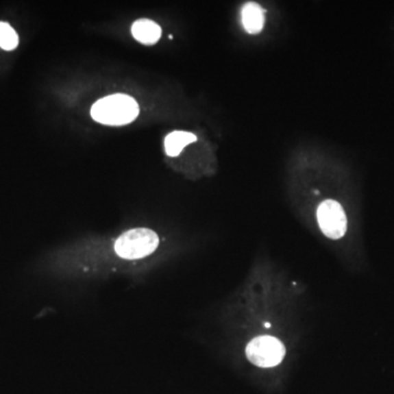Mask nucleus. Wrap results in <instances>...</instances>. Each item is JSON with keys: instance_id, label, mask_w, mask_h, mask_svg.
Segmentation results:
<instances>
[{"instance_id": "obj_3", "label": "nucleus", "mask_w": 394, "mask_h": 394, "mask_svg": "<svg viewBox=\"0 0 394 394\" xmlns=\"http://www.w3.org/2000/svg\"><path fill=\"white\" fill-rule=\"evenodd\" d=\"M286 347L282 341L271 335H260L247 343L245 356L251 364L260 368L278 366L285 358Z\"/></svg>"}, {"instance_id": "obj_2", "label": "nucleus", "mask_w": 394, "mask_h": 394, "mask_svg": "<svg viewBox=\"0 0 394 394\" xmlns=\"http://www.w3.org/2000/svg\"><path fill=\"white\" fill-rule=\"evenodd\" d=\"M159 236L148 228H136L124 232L115 242V252L126 260L145 258L155 252Z\"/></svg>"}, {"instance_id": "obj_5", "label": "nucleus", "mask_w": 394, "mask_h": 394, "mask_svg": "<svg viewBox=\"0 0 394 394\" xmlns=\"http://www.w3.org/2000/svg\"><path fill=\"white\" fill-rule=\"evenodd\" d=\"M132 34L140 43L153 45L160 38L161 27L151 20H138V21L134 22Z\"/></svg>"}, {"instance_id": "obj_4", "label": "nucleus", "mask_w": 394, "mask_h": 394, "mask_svg": "<svg viewBox=\"0 0 394 394\" xmlns=\"http://www.w3.org/2000/svg\"><path fill=\"white\" fill-rule=\"evenodd\" d=\"M317 219L321 232L329 239L338 240L347 230V217L342 205L334 199H326L319 205Z\"/></svg>"}, {"instance_id": "obj_1", "label": "nucleus", "mask_w": 394, "mask_h": 394, "mask_svg": "<svg viewBox=\"0 0 394 394\" xmlns=\"http://www.w3.org/2000/svg\"><path fill=\"white\" fill-rule=\"evenodd\" d=\"M138 114L139 106L135 99L122 93L97 101L91 109V116L95 122L110 126L130 124Z\"/></svg>"}, {"instance_id": "obj_6", "label": "nucleus", "mask_w": 394, "mask_h": 394, "mask_svg": "<svg viewBox=\"0 0 394 394\" xmlns=\"http://www.w3.org/2000/svg\"><path fill=\"white\" fill-rule=\"evenodd\" d=\"M242 23L251 34H258L264 27V14L258 3H247L242 9Z\"/></svg>"}, {"instance_id": "obj_9", "label": "nucleus", "mask_w": 394, "mask_h": 394, "mask_svg": "<svg viewBox=\"0 0 394 394\" xmlns=\"http://www.w3.org/2000/svg\"><path fill=\"white\" fill-rule=\"evenodd\" d=\"M264 325H265V328H271V323H265Z\"/></svg>"}, {"instance_id": "obj_7", "label": "nucleus", "mask_w": 394, "mask_h": 394, "mask_svg": "<svg viewBox=\"0 0 394 394\" xmlns=\"http://www.w3.org/2000/svg\"><path fill=\"white\" fill-rule=\"evenodd\" d=\"M197 137L188 132L177 131L169 134L164 140L167 155L177 157L188 144L196 142Z\"/></svg>"}, {"instance_id": "obj_8", "label": "nucleus", "mask_w": 394, "mask_h": 394, "mask_svg": "<svg viewBox=\"0 0 394 394\" xmlns=\"http://www.w3.org/2000/svg\"><path fill=\"white\" fill-rule=\"evenodd\" d=\"M19 44V36L14 27L7 22H0V47L5 51H12Z\"/></svg>"}]
</instances>
